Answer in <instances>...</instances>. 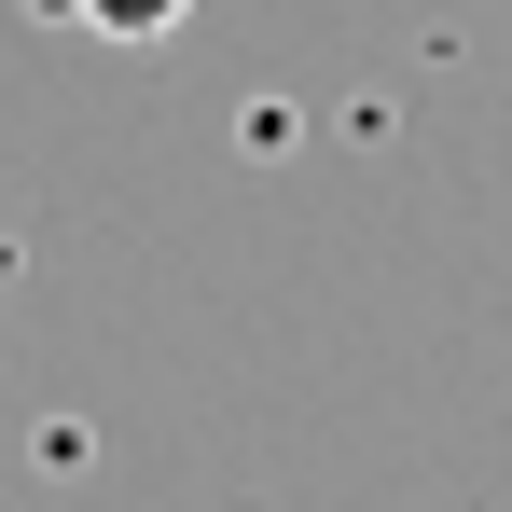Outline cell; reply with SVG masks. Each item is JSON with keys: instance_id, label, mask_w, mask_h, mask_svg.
Segmentation results:
<instances>
[{"instance_id": "1", "label": "cell", "mask_w": 512, "mask_h": 512, "mask_svg": "<svg viewBox=\"0 0 512 512\" xmlns=\"http://www.w3.org/2000/svg\"><path fill=\"white\" fill-rule=\"evenodd\" d=\"M42 14H70V28H97V42H167L194 0H42Z\"/></svg>"}]
</instances>
